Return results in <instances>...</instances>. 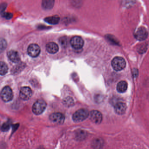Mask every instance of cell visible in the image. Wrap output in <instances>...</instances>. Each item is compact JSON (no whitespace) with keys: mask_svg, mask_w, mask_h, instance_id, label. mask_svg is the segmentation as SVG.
I'll use <instances>...</instances> for the list:
<instances>
[{"mask_svg":"<svg viewBox=\"0 0 149 149\" xmlns=\"http://www.w3.org/2000/svg\"><path fill=\"white\" fill-rule=\"evenodd\" d=\"M111 65L114 70L116 71H120L126 67V62L123 58L116 57L113 59Z\"/></svg>","mask_w":149,"mask_h":149,"instance_id":"1","label":"cell"},{"mask_svg":"<svg viewBox=\"0 0 149 149\" xmlns=\"http://www.w3.org/2000/svg\"><path fill=\"white\" fill-rule=\"evenodd\" d=\"M46 50L48 52L51 54H55L58 52L59 47L56 43L50 42L46 45Z\"/></svg>","mask_w":149,"mask_h":149,"instance_id":"12","label":"cell"},{"mask_svg":"<svg viewBox=\"0 0 149 149\" xmlns=\"http://www.w3.org/2000/svg\"><path fill=\"white\" fill-rule=\"evenodd\" d=\"M2 15L3 17H5L7 19H10L13 16V15L12 14L10 13H8V12H3L2 14Z\"/></svg>","mask_w":149,"mask_h":149,"instance_id":"22","label":"cell"},{"mask_svg":"<svg viewBox=\"0 0 149 149\" xmlns=\"http://www.w3.org/2000/svg\"><path fill=\"white\" fill-rule=\"evenodd\" d=\"M19 94L21 99L23 100H28L32 96V90L28 87H22L20 90Z\"/></svg>","mask_w":149,"mask_h":149,"instance_id":"10","label":"cell"},{"mask_svg":"<svg viewBox=\"0 0 149 149\" xmlns=\"http://www.w3.org/2000/svg\"><path fill=\"white\" fill-rule=\"evenodd\" d=\"M88 115L89 113L88 110L82 108L77 110L74 113L72 116V119L74 122H81L87 118Z\"/></svg>","mask_w":149,"mask_h":149,"instance_id":"2","label":"cell"},{"mask_svg":"<svg viewBox=\"0 0 149 149\" xmlns=\"http://www.w3.org/2000/svg\"><path fill=\"white\" fill-rule=\"evenodd\" d=\"M47 106L46 102L43 100L37 101L32 107L33 113L37 115L41 114L45 110Z\"/></svg>","mask_w":149,"mask_h":149,"instance_id":"3","label":"cell"},{"mask_svg":"<svg viewBox=\"0 0 149 149\" xmlns=\"http://www.w3.org/2000/svg\"><path fill=\"white\" fill-rule=\"evenodd\" d=\"M9 59L14 63H17L20 60V57L17 52L15 50H10L8 53Z\"/></svg>","mask_w":149,"mask_h":149,"instance_id":"13","label":"cell"},{"mask_svg":"<svg viewBox=\"0 0 149 149\" xmlns=\"http://www.w3.org/2000/svg\"><path fill=\"white\" fill-rule=\"evenodd\" d=\"M127 87L128 84L126 81H121L117 84L116 89L119 93H122L127 91Z\"/></svg>","mask_w":149,"mask_h":149,"instance_id":"14","label":"cell"},{"mask_svg":"<svg viewBox=\"0 0 149 149\" xmlns=\"http://www.w3.org/2000/svg\"><path fill=\"white\" fill-rule=\"evenodd\" d=\"M8 70L7 65L4 62H0V75H5L8 72Z\"/></svg>","mask_w":149,"mask_h":149,"instance_id":"16","label":"cell"},{"mask_svg":"<svg viewBox=\"0 0 149 149\" xmlns=\"http://www.w3.org/2000/svg\"><path fill=\"white\" fill-rule=\"evenodd\" d=\"M89 119L95 124H99L102 122V116L101 113L97 110H93L89 113Z\"/></svg>","mask_w":149,"mask_h":149,"instance_id":"5","label":"cell"},{"mask_svg":"<svg viewBox=\"0 0 149 149\" xmlns=\"http://www.w3.org/2000/svg\"><path fill=\"white\" fill-rule=\"evenodd\" d=\"M2 99L4 102H9L13 99V93L11 88L9 86L3 87L1 93Z\"/></svg>","mask_w":149,"mask_h":149,"instance_id":"4","label":"cell"},{"mask_svg":"<svg viewBox=\"0 0 149 149\" xmlns=\"http://www.w3.org/2000/svg\"><path fill=\"white\" fill-rule=\"evenodd\" d=\"M86 132L84 131H79L76 134V137L78 140H82L86 137Z\"/></svg>","mask_w":149,"mask_h":149,"instance_id":"19","label":"cell"},{"mask_svg":"<svg viewBox=\"0 0 149 149\" xmlns=\"http://www.w3.org/2000/svg\"><path fill=\"white\" fill-rule=\"evenodd\" d=\"M49 119L53 123L62 124L64 122L65 116L61 113H53L50 115Z\"/></svg>","mask_w":149,"mask_h":149,"instance_id":"9","label":"cell"},{"mask_svg":"<svg viewBox=\"0 0 149 149\" xmlns=\"http://www.w3.org/2000/svg\"><path fill=\"white\" fill-rule=\"evenodd\" d=\"M64 104L67 105V106H71L73 103V99L72 98L70 97L66 98V99L64 100Z\"/></svg>","mask_w":149,"mask_h":149,"instance_id":"21","label":"cell"},{"mask_svg":"<svg viewBox=\"0 0 149 149\" xmlns=\"http://www.w3.org/2000/svg\"><path fill=\"white\" fill-rule=\"evenodd\" d=\"M10 123L8 122H6L3 124L1 127V130L3 132H7L8 131L10 128Z\"/></svg>","mask_w":149,"mask_h":149,"instance_id":"20","label":"cell"},{"mask_svg":"<svg viewBox=\"0 0 149 149\" xmlns=\"http://www.w3.org/2000/svg\"><path fill=\"white\" fill-rule=\"evenodd\" d=\"M103 145V141L100 139H95L93 141L92 145L93 147L95 149H100L102 147Z\"/></svg>","mask_w":149,"mask_h":149,"instance_id":"17","label":"cell"},{"mask_svg":"<svg viewBox=\"0 0 149 149\" xmlns=\"http://www.w3.org/2000/svg\"><path fill=\"white\" fill-rule=\"evenodd\" d=\"M7 43L6 40L3 38H0V53H1L6 49Z\"/></svg>","mask_w":149,"mask_h":149,"instance_id":"18","label":"cell"},{"mask_svg":"<svg viewBox=\"0 0 149 149\" xmlns=\"http://www.w3.org/2000/svg\"><path fill=\"white\" fill-rule=\"evenodd\" d=\"M127 106L125 103L119 102L116 103L114 106V110L116 113L119 115L124 114L127 110Z\"/></svg>","mask_w":149,"mask_h":149,"instance_id":"11","label":"cell"},{"mask_svg":"<svg viewBox=\"0 0 149 149\" xmlns=\"http://www.w3.org/2000/svg\"><path fill=\"white\" fill-rule=\"evenodd\" d=\"M84 42L83 39L79 36H75L71 38L70 44L72 48L75 50L81 49L84 45Z\"/></svg>","mask_w":149,"mask_h":149,"instance_id":"6","label":"cell"},{"mask_svg":"<svg viewBox=\"0 0 149 149\" xmlns=\"http://www.w3.org/2000/svg\"><path fill=\"white\" fill-rule=\"evenodd\" d=\"M41 52V49L38 45L31 44L28 48V54L32 57H37Z\"/></svg>","mask_w":149,"mask_h":149,"instance_id":"8","label":"cell"},{"mask_svg":"<svg viewBox=\"0 0 149 149\" xmlns=\"http://www.w3.org/2000/svg\"><path fill=\"white\" fill-rule=\"evenodd\" d=\"M59 17L58 16H53L46 17L45 19V22L50 24H55L58 23L59 21Z\"/></svg>","mask_w":149,"mask_h":149,"instance_id":"15","label":"cell"},{"mask_svg":"<svg viewBox=\"0 0 149 149\" xmlns=\"http://www.w3.org/2000/svg\"><path fill=\"white\" fill-rule=\"evenodd\" d=\"M148 36V32L144 27H141L138 28L136 31L135 37L139 41L145 40Z\"/></svg>","mask_w":149,"mask_h":149,"instance_id":"7","label":"cell"}]
</instances>
